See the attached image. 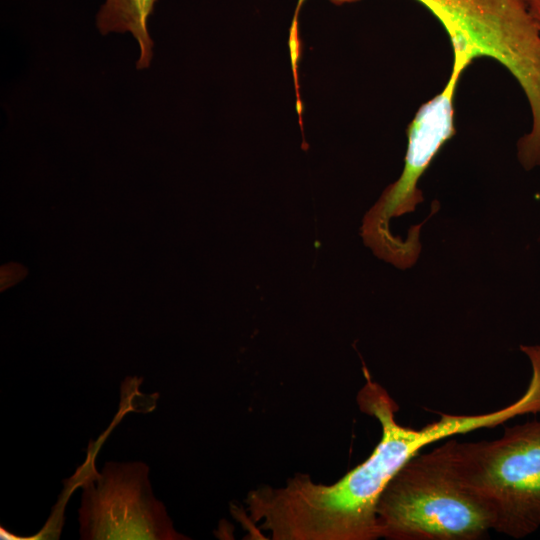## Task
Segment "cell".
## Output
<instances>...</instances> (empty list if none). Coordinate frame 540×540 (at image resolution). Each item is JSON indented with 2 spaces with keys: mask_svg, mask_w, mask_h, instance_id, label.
Segmentation results:
<instances>
[{
  "mask_svg": "<svg viewBox=\"0 0 540 540\" xmlns=\"http://www.w3.org/2000/svg\"><path fill=\"white\" fill-rule=\"evenodd\" d=\"M455 438L418 453L381 492L376 517L380 538L389 540H480L490 518L463 483L455 460Z\"/></svg>",
  "mask_w": 540,
  "mask_h": 540,
  "instance_id": "6da1fadb",
  "label": "cell"
},
{
  "mask_svg": "<svg viewBox=\"0 0 540 540\" xmlns=\"http://www.w3.org/2000/svg\"><path fill=\"white\" fill-rule=\"evenodd\" d=\"M460 477L486 510L492 530L514 539L540 528V419L505 427L491 441L459 442Z\"/></svg>",
  "mask_w": 540,
  "mask_h": 540,
  "instance_id": "7a4b0ae2",
  "label": "cell"
},
{
  "mask_svg": "<svg viewBox=\"0 0 540 540\" xmlns=\"http://www.w3.org/2000/svg\"><path fill=\"white\" fill-rule=\"evenodd\" d=\"M453 64L443 90L421 105L408 126V146L404 168L397 181L390 184L374 206L366 213L361 236L379 258L406 269L416 263L421 246L411 240L394 236L390 221L394 217L415 211L424 201L418 181L442 146L455 134L453 98L461 72Z\"/></svg>",
  "mask_w": 540,
  "mask_h": 540,
  "instance_id": "3957f363",
  "label": "cell"
},
{
  "mask_svg": "<svg viewBox=\"0 0 540 540\" xmlns=\"http://www.w3.org/2000/svg\"><path fill=\"white\" fill-rule=\"evenodd\" d=\"M144 463H106L86 480L79 510L82 539H183L153 496Z\"/></svg>",
  "mask_w": 540,
  "mask_h": 540,
  "instance_id": "277c9868",
  "label": "cell"
},
{
  "mask_svg": "<svg viewBox=\"0 0 540 540\" xmlns=\"http://www.w3.org/2000/svg\"><path fill=\"white\" fill-rule=\"evenodd\" d=\"M157 0H106L97 15V27L102 34L130 32L138 42L140 56L137 68L149 67L153 42L147 22Z\"/></svg>",
  "mask_w": 540,
  "mask_h": 540,
  "instance_id": "5b68a950",
  "label": "cell"
},
{
  "mask_svg": "<svg viewBox=\"0 0 540 540\" xmlns=\"http://www.w3.org/2000/svg\"><path fill=\"white\" fill-rule=\"evenodd\" d=\"M528 12L540 31V0H525Z\"/></svg>",
  "mask_w": 540,
  "mask_h": 540,
  "instance_id": "8992f818",
  "label": "cell"
}]
</instances>
